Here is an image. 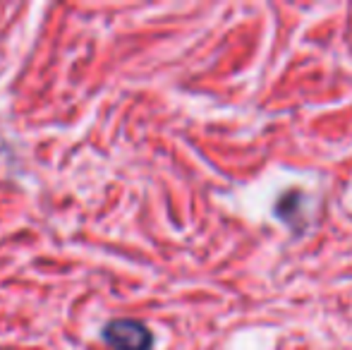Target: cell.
Returning <instances> with one entry per match:
<instances>
[{"label":"cell","mask_w":352,"mask_h":350,"mask_svg":"<svg viewBox=\"0 0 352 350\" xmlns=\"http://www.w3.org/2000/svg\"><path fill=\"white\" fill-rule=\"evenodd\" d=\"M103 341L113 350H151L153 333L137 319H111L103 327Z\"/></svg>","instance_id":"cell-1"}]
</instances>
